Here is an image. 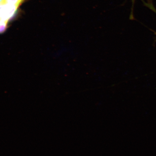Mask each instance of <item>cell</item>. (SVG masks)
<instances>
[{"label":"cell","mask_w":156,"mask_h":156,"mask_svg":"<svg viewBox=\"0 0 156 156\" xmlns=\"http://www.w3.org/2000/svg\"><path fill=\"white\" fill-rule=\"evenodd\" d=\"M18 6L5 3L0 5V18L9 21L15 16Z\"/></svg>","instance_id":"cell-1"},{"label":"cell","mask_w":156,"mask_h":156,"mask_svg":"<svg viewBox=\"0 0 156 156\" xmlns=\"http://www.w3.org/2000/svg\"><path fill=\"white\" fill-rule=\"evenodd\" d=\"M9 21L0 18V34L4 33L8 28Z\"/></svg>","instance_id":"cell-2"},{"label":"cell","mask_w":156,"mask_h":156,"mask_svg":"<svg viewBox=\"0 0 156 156\" xmlns=\"http://www.w3.org/2000/svg\"><path fill=\"white\" fill-rule=\"evenodd\" d=\"M24 0H6V3L19 7Z\"/></svg>","instance_id":"cell-3"},{"label":"cell","mask_w":156,"mask_h":156,"mask_svg":"<svg viewBox=\"0 0 156 156\" xmlns=\"http://www.w3.org/2000/svg\"><path fill=\"white\" fill-rule=\"evenodd\" d=\"M6 3V0H0V5Z\"/></svg>","instance_id":"cell-4"}]
</instances>
